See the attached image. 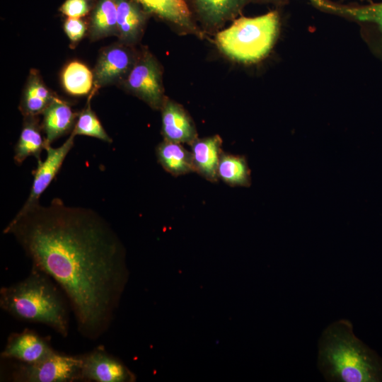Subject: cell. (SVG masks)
<instances>
[{
	"label": "cell",
	"mask_w": 382,
	"mask_h": 382,
	"mask_svg": "<svg viewBox=\"0 0 382 382\" xmlns=\"http://www.w3.org/2000/svg\"><path fill=\"white\" fill-rule=\"evenodd\" d=\"M3 233L58 284L81 336L95 341L110 328L129 271L125 248L102 216L54 198L18 211Z\"/></svg>",
	"instance_id": "1"
},
{
	"label": "cell",
	"mask_w": 382,
	"mask_h": 382,
	"mask_svg": "<svg viewBox=\"0 0 382 382\" xmlns=\"http://www.w3.org/2000/svg\"><path fill=\"white\" fill-rule=\"evenodd\" d=\"M318 367L332 382H382V359L357 338L352 323L330 324L318 342Z\"/></svg>",
	"instance_id": "2"
},
{
	"label": "cell",
	"mask_w": 382,
	"mask_h": 382,
	"mask_svg": "<svg viewBox=\"0 0 382 382\" xmlns=\"http://www.w3.org/2000/svg\"><path fill=\"white\" fill-rule=\"evenodd\" d=\"M59 288L47 274L32 266L25 279L0 289V308L19 320L45 325L66 337L69 301Z\"/></svg>",
	"instance_id": "3"
},
{
	"label": "cell",
	"mask_w": 382,
	"mask_h": 382,
	"mask_svg": "<svg viewBox=\"0 0 382 382\" xmlns=\"http://www.w3.org/2000/svg\"><path fill=\"white\" fill-rule=\"evenodd\" d=\"M281 26L278 10L256 17L241 16L215 37L218 49L226 57L243 64L265 59L279 37Z\"/></svg>",
	"instance_id": "4"
},
{
	"label": "cell",
	"mask_w": 382,
	"mask_h": 382,
	"mask_svg": "<svg viewBox=\"0 0 382 382\" xmlns=\"http://www.w3.org/2000/svg\"><path fill=\"white\" fill-rule=\"evenodd\" d=\"M320 12L358 25L361 37L370 52L382 62V1L343 4L332 0H309Z\"/></svg>",
	"instance_id": "5"
},
{
	"label": "cell",
	"mask_w": 382,
	"mask_h": 382,
	"mask_svg": "<svg viewBox=\"0 0 382 382\" xmlns=\"http://www.w3.org/2000/svg\"><path fill=\"white\" fill-rule=\"evenodd\" d=\"M10 370L9 381L14 382L81 381V355H69L55 351L36 363L16 361Z\"/></svg>",
	"instance_id": "6"
},
{
	"label": "cell",
	"mask_w": 382,
	"mask_h": 382,
	"mask_svg": "<svg viewBox=\"0 0 382 382\" xmlns=\"http://www.w3.org/2000/svg\"><path fill=\"white\" fill-rule=\"evenodd\" d=\"M121 84L154 110H161L166 98L161 66L148 50L139 53L134 65Z\"/></svg>",
	"instance_id": "7"
},
{
	"label": "cell",
	"mask_w": 382,
	"mask_h": 382,
	"mask_svg": "<svg viewBox=\"0 0 382 382\" xmlns=\"http://www.w3.org/2000/svg\"><path fill=\"white\" fill-rule=\"evenodd\" d=\"M138 55L132 46L121 42L103 49L93 69V88L121 83L132 69Z\"/></svg>",
	"instance_id": "8"
},
{
	"label": "cell",
	"mask_w": 382,
	"mask_h": 382,
	"mask_svg": "<svg viewBox=\"0 0 382 382\" xmlns=\"http://www.w3.org/2000/svg\"><path fill=\"white\" fill-rule=\"evenodd\" d=\"M81 381L133 382L135 375L117 357L102 347L81 354Z\"/></svg>",
	"instance_id": "9"
},
{
	"label": "cell",
	"mask_w": 382,
	"mask_h": 382,
	"mask_svg": "<svg viewBox=\"0 0 382 382\" xmlns=\"http://www.w3.org/2000/svg\"><path fill=\"white\" fill-rule=\"evenodd\" d=\"M75 134L71 132L66 140L59 147L53 148L46 145L45 158L37 161L36 169L33 172V180L28 199L19 211H24L39 202L40 195L50 185L59 171L64 161L72 149Z\"/></svg>",
	"instance_id": "10"
},
{
	"label": "cell",
	"mask_w": 382,
	"mask_h": 382,
	"mask_svg": "<svg viewBox=\"0 0 382 382\" xmlns=\"http://www.w3.org/2000/svg\"><path fill=\"white\" fill-rule=\"evenodd\" d=\"M54 352L48 338L26 328L8 336L0 357L3 359L33 364L47 358Z\"/></svg>",
	"instance_id": "11"
},
{
	"label": "cell",
	"mask_w": 382,
	"mask_h": 382,
	"mask_svg": "<svg viewBox=\"0 0 382 382\" xmlns=\"http://www.w3.org/2000/svg\"><path fill=\"white\" fill-rule=\"evenodd\" d=\"M161 111L163 139L190 144L198 138L194 121L181 105L166 97Z\"/></svg>",
	"instance_id": "12"
},
{
	"label": "cell",
	"mask_w": 382,
	"mask_h": 382,
	"mask_svg": "<svg viewBox=\"0 0 382 382\" xmlns=\"http://www.w3.org/2000/svg\"><path fill=\"white\" fill-rule=\"evenodd\" d=\"M197 17L208 30H215L235 20L253 0H191Z\"/></svg>",
	"instance_id": "13"
},
{
	"label": "cell",
	"mask_w": 382,
	"mask_h": 382,
	"mask_svg": "<svg viewBox=\"0 0 382 382\" xmlns=\"http://www.w3.org/2000/svg\"><path fill=\"white\" fill-rule=\"evenodd\" d=\"M144 9L199 37L204 33L196 25L185 0H134Z\"/></svg>",
	"instance_id": "14"
},
{
	"label": "cell",
	"mask_w": 382,
	"mask_h": 382,
	"mask_svg": "<svg viewBox=\"0 0 382 382\" xmlns=\"http://www.w3.org/2000/svg\"><path fill=\"white\" fill-rule=\"evenodd\" d=\"M194 172L207 180L216 182L217 169L222 154V139L219 135L197 138L190 144Z\"/></svg>",
	"instance_id": "15"
},
{
	"label": "cell",
	"mask_w": 382,
	"mask_h": 382,
	"mask_svg": "<svg viewBox=\"0 0 382 382\" xmlns=\"http://www.w3.org/2000/svg\"><path fill=\"white\" fill-rule=\"evenodd\" d=\"M42 115L46 145H51L59 137L72 132L79 113L66 101L54 96Z\"/></svg>",
	"instance_id": "16"
},
{
	"label": "cell",
	"mask_w": 382,
	"mask_h": 382,
	"mask_svg": "<svg viewBox=\"0 0 382 382\" xmlns=\"http://www.w3.org/2000/svg\"><path fill=\"white\" fill-rule=\"evenodd\" d=\"M117 37L121 42L133 46L143 33L146 13L138 3L132 0H116Z\"/></svg>",
	"instance_id": "17"
},
{
	"label": "cell",
	"mask_w": 382,
	"mask_h": 382,
	"mask_svg": "<svg viewBox=\"0 0 382 382\" xmlns=\"http://www.w3.org/2000/svg\"><path fill=\"white\" fill-rule=\"evenodd\" d=\"M45 146V139L42 135L37 117H24L21 134L14 148L15 163L21 165L29 156H34L37 161L41 160V151Z\"/></svg>",
	"instance_id": "18"
},
{
	"label": "cell",
	"mask_w": 382,
	"mask_h": 382,
	"mask_svg": "<svg viewBox=\"0 0 382 382\" xmlns=\"http://www.w3.org/2000/svg\"><path fill=\"white\" fill-rule=\"evenodd\" d=\"M54 94L45 85L37 70H30L19 109L24 117L42 114L52 100Z\"/></svg>",
	"instance_id": "19"
},
{
	"label": "cell",
	"mask_w": 382,
	"mask_h": 382,
	"mask_svg": "<svg viewBox=\"0 0 382 382\" xmlns=\"http://www.w3.org/2000/svg\"><path fill=\"white\" fill-rule=\"evenodd\" d=\"M158 161L174 176L194 172L191 152L180 143L163 139L156 147Z\"/></svg>",
	"instance_id": "20"
},
{
	"label": "cell",
	"mask_w": 382,
	"mask_h": 382,
	"mask_svg": "<svg viewBox=\"0 0 382 382\" xmlns=\"http://www.w3.org/2000/svg\"><path fill=\"white\" fill-rule=\"evenodd\" d=\"M89 35L93 40L117 36L116 0L98 1L91 15Z\"/></svg>",
	"instance_id": "21"
},
{
	"label": "cell",
	"mask_w": 382,
	"mask_h": 382,
	"mask_svg": "<svg viewBox=\"0 0 382 382\" xmlns=\"http://www.w3.org/2000/svg\"><path fill=\"white\" fill-rule=\"evenodd\" d=\"M217 175L218 179L231 186L248 187L251 184L250 170L243 156L222 152Z\"/></svg>",
	"instance_id": "22"
},
{
	"label": "cell",
	"mask_w": 382,
	"mask_h": 382,
	"mask_svg": "<svg viewBox=\"0 0 382 382\" xmlns=\"http://www.w3.org/2000/svg\"><path fill=\"white\" fill-rule=\"evenodd\" d=\"M61 80L64 91L71 96H86L93 91V74L82 62L72 61L63 69Z\"/></svg>",
	"instance_id": "23"
},
{
	"label": "cell",
	"mask_w": 382,
	"mask_h": 382,
	"mask_svg": "<svg viewBox=\"0 0 382 382\" xmlns=\"http://www.w3.org/2000/svg\"><path fill=\"white\" fill-rule=\"evenodd\" d=\"M96 88L91 93L85 108L79 113L74 127L71 132L76 135H85L99 139L103 141L111 143L112 139L105 132L96 113L91 107V98Z\"/></svg>",
	"instance_id": "24"
},
{
	"label": "cell",
	"mask_w": 382,
	"mask_h": 382,
	"mask_svg": "<svg viewBox=\"0 0 382 382\" xmlns=\"http://www.w3.org/2000/svg\"><path fill=\"white\" fill-rule=\"evenodd\" d=\"M91 9L90 0H66L60 11L68 18H79L86 16Z\"/></svg>",
	"instance_id": "25"
},
{
	"label": "cell",
	"mask_w": 382,
	"mask_h": 382,
	"mask_svg": "<svg viewBox=\"0 0 382 382\" xmlns=\"http://www.w3.org/2000/svg\"><path fill=\"white\" fill-rule=\"evenodd\" d=\"M86 25L80 18H68L64 23V32L72 44H76L84 36Z\"/></svg>",
	"instance_id": "26"
},
{
	"label": "cell",
	"mask_w": 382,
	"mask_h": 382,
	"mask_svg": "<svg viewBox=\"0 0 382 382\" xmlns=\"http://www.w3.org/2000/svg\"><path fill=\"white\" fill-rule=\"evenodd\" d=\"M290 0H253V3L272 4L277 8H281L289 3Z\"/></svg>",
	"instance_id": "27"
},
{
	"label": "cell",
	"mask_w": 382,
	"mask_h": 382,
	"mask_svg": "<svg viewBox=\"0 0 382 382\" xmlns=\"http://www.w3.org/2000/svg\"><path fill=\"white\" fill-rule=\"evenodd\" d=\"M344 1H347V0H341V2ZM357 1L362 4H369V3L374 2V0H357Z\"/></svg>",
	"instance_id": "28"
}]
</instances>
